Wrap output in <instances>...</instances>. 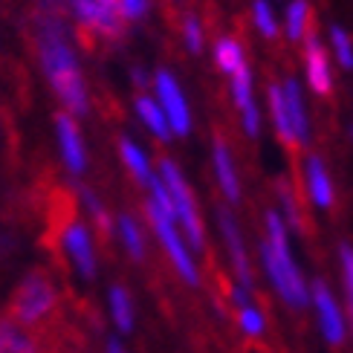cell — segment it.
<instances>
[{
	"mask_svg": "<svg viewBox=\"0 0 353 353\" xmlns=\"http://www.w3.org/2000/svg\"><path fill=\"white\" fill-rule=\"evenodd\" d=\"M108 353H125V347L116 342V339H108Z\"/></svg>",
	"mask_w": 353,
	"mask_h": 353,
	"instance_id": "cell-32",
	"label": "cell"
},
{
	"mask_svg": "<svg viewBox=\"0 0 353 353\" xmlns=\"http://www.w3.org/2000/svg\"><path fill=\"white\" fill-rule=\"evenodd\" d=\"M261 258H263V267H267L272 287L290 307L301 310V307L310 304V290H307L304 275L290 255L287 226L278 212H267V241L261 243Z\"/></svg>",
	"mask_w": 353,
	"mask_h": 353,
	"instance_id": "cell-3",
	"label": "cell"
},
{
	"mask_svg": "<svg viewBox=\"0 0 353 353\" xmlns=\"http://www.w3.org/2000/svg\"><path fill=\"white\" fill-rule=\"evenodd\" d=\"M342 270H345V284H347V299H350V313H353V246L342 243Z\"/></svg>",
	"mask_w": 353,
	"mask_h": 353,
	"instance_id": "cell-30",
	"label": "cell"
},
{
	"mask_svg": "<svg viewBox=\"0 0 353 353\" xmlns=\"http://www.w3.org/2000/svg\"><path fill=\"white\" fill-rule=\"evenodd\" d=\"M270 110H272V122H275V130L281 137L284 145L290 148H299L296 137H292V128H290V116H287V105H284V93H281V84H270Z\"/></svg>",
	"mask_w": 353,
	"mask_h": 353,
	"instance_id": "cell-19",
	"label": "cell"
},
{
	"mask_svg": "<svg viewBox=\"0 0 353 353\" xmlns=\"http://www.w3.org/2000/svg\"><path fill=\"white\" fill-rule=\"evenodd\" d=\"M281 93H284V105H287L292 137H296L299 145H307V142H310V125H307V110H304L301 84H299L296 79H287V81L281 84Z\"/></svg>",
	"mask_w": 353,
	"mask_h": 353,
	"instance_id": "cell-16",
	"label": "cell"
},
{
	"mask_svg": "<svg viewBox=\"0 0 353 353\" xmlns=\"http://www.w3.org/2000/svg\"><path fill=\"white\" fill-rule=\"evenodd\" d=\"M214 64L223 70V72H238L246 61H243V47L234 38H229V35H220L217 41H214Z\"/></svg>",
	"mask_w": 353,
	"mask_h": 353,
	"instance_id": "cell-21",
	"label": "cell"
},
{
	"mask_svg": "<svg viewBox=\"0 0 353 353\" xmlns=\"http://www.w3.org/2000/svg\"><path fill=\"white\" fill-rule=\"evenodd\" d=\"M307 26H310V3L307 0H292L287 9V35L292 41H301Z\"/></svg>",
	"mask_w": 353,
	"mask_h": 353,
	"instance_id": "cell-23",
	"label": "cell"
},
{
	"mask_svg": "<svg viewBox=\"0 0 353 353\" xmlns=\"http://www.w3.org/2000/svg\"><path fill=\"white\" fill-rule=\"evenodd\" d=\"M278 194H281V203H284V209H287V223H284V226L301 232V212H299L296 200H292L290 185H284V183H281V185H278Z\"/></svg>",
	"mask_w": 353,
	"mask_h": 353,
	"instance_id": "cell-29",
	"label": "cell"
},
{
	"mask_svg": "<svg viewBox=\"0 0 353 353\" xmlns=\"http://www.w3.org/2000/svg\"><path fill=\"white\" fill-rule=\"evenodd\" d=\"M43 339L0 310V353H41Z\"/></svg>",
	"mask_w": 353,
	"mask_h": 353,
	"instance_id": "cell-14",
	"label": "cell"
},
{
	"mask_svg": "<svg viewBox=\"0 0 353 353\" xmlns=\"http://www.w3.org/2000/svg\"><path fill=\"white\" fill-rule=\"evenodd\" d=\"M159 183H163L168 191L174 220L183 226L188 243L200 252L205 246V241H203V223H200V214H197V203H194V194H191V188L185 183V176L180 174V168H176L168 157L159 159Z\"/></svg>",
	"mask_w": 353,
	"mask_h": 353,
	"instance_id": "cell-6",
	"label": "cell"
},
{
	"mask_svg": "<svg viewBox=\"0 0 353 353\" xmlns=\"http://www.w3.org/2000/svg\"><path fill=\"white\" fill-rule=\"evenodd\" d=\"M55 134H58V148H61V159L72 174H81L87 168V151L76 116H70L64 110L55 113Z\"/></svg>",
	"mask_w": 353,
	"mask_h": 353,
	"instance_id": "cell-8",
	"label": "cell"
},
{
	"mask_svg": "<svg viewBox=\"0 0 353 353\" xmlns=\"http://www.w3.org/2000/svg\"><path fill=\"white\" fill-rule=\"evenodd\" d=\"M151 197L145 200V212H148V220L157 232L159 243L168 252L174 270L183 275L185 284H200V275L194 267V258L188 255V249L180 238V229H176V220H174V209H171V200H168V191L165 185L159 183V176H151Z\"/></svg>",
	"mask_w": 353,
	"mask_h": 353,
	"instance_id": "cell-4",
	"label": "cell"
},
{
	"mask_svg": "<svg viewBox=\"0 0 353 353\" xmlns=\"http://www.w3.org/2000/svg\"><path fill=\"white\" fill-rule=\"evenodd\" d=\"M35 50H38V61L52 87V93L64 105V113L87 116L90 99H87L81 67L76 61V52H72L67 35H64L61 21L50 12H43L35 18Z\"/></svg>",
	"mask_w": 353,
	"mask_h": 353,
	"instance_id": "cell-1",
	"label": "cell"
},
{
	"mask_svg": "<svg viewBox=\"0 0 353 353\" xmlns=\"http://www.w3.org/2000/svg\"><path fill=\"white\" fill-rule=\"evenodd\" d=\"M137 113H139V119L148 125V130L159 139V142H168L171 139V128H168V119H165V113L163 108L157 105V101L151 96H137Z\"/></svg>",
	"mask_w": 353,
	"mask_h": 353,
	"instance_id": "cell-17",
	"label": "cell"
},
{
	"mask_svg": "<svg viewBox=\"0 0 353 353\" xmlns=\"http://www.w3.org/2000/svg\"><path fill=\"white\" fill-rule=\"evenodd\" d=\"M119 157H122V163L128 165V171L134 174L142 185L151 183V176H154L151 174V163H148V157H145V151L139 148L134 139H128V137L119 139Z\"/></svg>",
	"mask_w": 353,
	"mask_h": 353,
	"instance_id": "cell-18",
	"label": "cell"
},
{
	"mask_svg": "<svg viewBox=\"0 0 353 353\" xmlns=\"http://www.w3.org/2000/svg\"><path fill=\"white\" fill-rule=\"evenodd\" d=\"M330 43H333V52L339 58V64L345 70H353V43L342 26H330Z\"/></svg>",
	"mask_w": 353,
	"mask_h": 353,
	"instance_id": "cell-25",
	"label": "cell"
},
{
	"mask_svg": "<svg viewBox=\"0 0 353 353\" xmlns=\"http://www.w3.org/2000/svg\"><path fill=\"white\" fill-rule=\"evenodd\" d=\"M58 350H61V353H81L79 347H61V345H58Z\"/></svg>",
	"mask_w": 353,
	"mask_h": 353,
	"instance_id": "cell-34",
	"label": "cell"
},
{
	"mask_svg": "<svg viewBox=\"0 0 353 353\" xmlns=\"http://www.w3.org/2000/svg\"><path fill=\"white\" fill-rule=\"evenodd\" d=\"M58 307H61V292H58L52 272L47 267H32L26 270L21 284L14 287L3 313L18 321L21 327L41 336V330H47L52 325Z\"/></svg>",
	"mask_w": 353,
	"mask_h": 353,
	"instance_id": "cell-2",
	"label": "cell"
},
{
	"mask_svg": "<svg viewBox=\"0 0 353 353\" xmlns=\"http://www.w3.org/2000/svg\"><path fill=\"white\" fill-rule=\"evenodd\" d=\"M70 6L87 47H96V41H119L125 35L119 0H70Z\"/></svg>",
	"mask_w": 353,
	"mask_h": 353,
	"instance_id": "cell-5",
	"label": "cell"
},
{
	"mask_svg": "<svg viewBox=\"0 0 353 353\" xmlns=\"http://www.w3.org/2000/svg\"><path fill=\"white\" fill-rule=\"evenodd\" d=\"M183 38H185L188 52L197 55L203 50V26H200V21L194 18V14H185V21H183Z\"/></svg>",
	"mask_w": 353,
	"mask_h": 353,
	"instance_id": "cell-28",
	"label": "cell"
},
{
	"mask_svg": "<svg viewBox=\"0 0 353 353\" xmlns=\"http://www.w3.org/2000/svg\"><path fill=\"white\" fill-rule=\"evenodd\" d=\"M310 299H313L316 310H319L321 333H325L327 345L339 347V345L345 342V316H342V310H339V304H336L333 292L327 290L325 281H316V284H313V292H310Z\"/></svg>",
	"mask_w": 353,
	"mask_h": 353,
	"instance_id": "cell-9",
	"label": "cell"
},
{
	"mask_svg": "<svg viewBox=\"0 0 353 353\" xmlns=\"http://www.w3.org/2000/svg\"><path fill=\"white\" fill-rule=\"evenodd\" d=\"M232 96H234V105L241 110V122H243V130L246 137H258L261 134V113H258V105L252 99V72L243 64L238 72H232Z\"/></svg>",
	"mask_w": 353,
	"mask_h": 353,
	"instance_id": "cell-12",
	"label": "cell"
},
{
	"mask_svg": "<svg viewBox=\"0 0 353 353\" xmlns=\"http://www.w3.org/2000/svg\"><path fill=\"white\" fill-rule=\"evenodd\" d=\"M217 223H220V232H223V241L229 246V255H232V263H234V272H238V281L243 290L252 287V267H249V258H246V246L241 241V226L238 220L232 217V212L226 205L217 209Z\"/></svg>",
	"mask_w": 353,
	"mask_h": 353,
	"instance_id": "cell-11",
	"label": "cell"
},
{
	"mask_svg": "<svg viewBox=\"0 0 353 353\" xmlns=\"http://www.w3.org/2000/svg\"><path fill=\"white\" fill-rule=\"evenodd\" d=\"M238 325L249 336H261L263 327H267V321H263V316L255 310L252 304H246V307H241V310H238Z\"/></svg>",
	"mask_w": 353,
	"mask_h": 353,
	"instance_id": "cell-27",
	"label": "cell"
},
{
	"mask_svg": "<svg viewBox=\"0 0 353 353\" xmlns=\"http://www.w3.org/2000/svg\"><path fill=\"white\" fill-rule=\"evenodd\" d=\"M110 316L122 333L134 330V301H130L128 287H122V284L110 287Z\"/></svg>",
	"mask_w": 353,
	"mask_h": 353,
	"instance_id": "cell-20",
	"label": "cell"
},
{
	"mask_svg": "<svg viewBox=\"0 0 353 353\" xmlns=\"http://www.w3.org/2000/svg\"><path fill=\"white\" fill-rule=\"evenodd\" d=\"M41 353H61V350H58V345H50V347H41Z\"/></svg>",
	"mask_w": 353,
	"mask_h": 353,
	"instance_id": "cell-33",
	"label": "cell"
},
{
	"mask_svg": "<svg viewBox=\"0 0 353 353\" xmlns=\"http://www.w3.org/2000/svg\"><path fill=\"white\" fill-rule=\"evenodd\" d=\"M81 200H84V205H87V212H90V217H93V223H96L99 234L108 241V238H110V232H113V223H110V217H108L105 203H101L90 188H81Z\"/></svg>",
	"mask_w": 353,
	"mask_h": 353,
	"instance_id": "cell-24",
	"label": "cell"
},
{
	"mask_svg": "<svg viewBox=\"0 0 353 353\" xmlns=\"http://www.w3.org/2000/svg\"><path fill=\"white\" fill-rule=\"evenodd\" d=\"M119 238H122L128 255L134 261L145 258V238H142V229L134 220V214H119Z\"/></svg>",
	"mask_w": 353,
	"mask_h": 353,
	"instance_id": "cell-22",
	"label": "cell"
},
{
	"mask_svg": "<svg viewBox=\"0 0 353 353\" xmlns=\"http://www.w3.org/2000/svg\"><path fill=\"white\" fill-rule=\"evenodd\" d=\"M304 180H307V194L319 205V209H330L333 205V180L321 163V157L307 154L304 159Z\"/></svg>",
	"mask_w": 353,
	"mask_h": 353,
	"instance_id": "cell-15",
	"label": "cell"
},
{
	"mask_svg": "<svg viewBox=\"0 0 353 353\" xmlns=\"http://www.w3.org/2000/svg\"><path fill=\"white\" fill-rule=\"evenodd\" d=\"M154 87H157V96H159L157 105L163 108L165 119H168V128H171V134H176V137H188V130H191V113H188V105H185L183 87H180V81L174 79V72H168V70H157Z\"/></svg>",
	"mask_w": 353,
	"mask_h": 353,
	"instance_id": "cell-7",
	"label": "cell"
},
{
	"mask_svg": "<svg viewBox=\"0 0 353 353\" xmlns=\"http://www.w3.org/2000/svg\"><path fill=\"white\" fill-rule=\"evenodd\" d=\"M252 14H255V26L261 29V35L272 41L278 35V23H275V14H272L267 0H255V3H252Z\"/></svg>",
	"mask_w": 353,
	"mask_h": 353,
	"instance_id": "cell-26",
	"label": "cell"
},
{
	"mask_svg": "<svg viewBox=\"0 0 353 353\" xmlns=\"http://www.w3.org/2000/svg\"><path fill=\"white\" fill-rule=\"evenodd\" d=\"M119 12L125 21H139L148 12V0H119Z\"/></svg>",
	"mask_w": 353,
	"mask_h": 353,
	"instance_id": "cell-31",
	"label": "cell"
},
{
	"mask_svg": "<svg viewBox=\"0 0 353 353\" xmlns=\"http://www.w3.org/2000/svg\"><path fill=\"white\" fill-rule=\"evenodd\" d=\"M307 35V47H304V64H307V81H310V90L316 96H330L333 90V72H330V58L327 50L321 47V41L310 32Z\"/></svg>",
	"mask_w": 353,
	"mask_h": 353,
	"instance_id": "cell-10",
	"label": "cell"
},
{
	"mask_svg": "<svg viewBox=\"0 0 353 353\" xmlns=\"http://www.w3.org/2000/svg\"><path fill=\"white\" fill-rule=\"evenodd\" d=\"M212 159H214V176H217V185L223 191V197L229 203H241V180H238V171H234V159H232L226 139L214 137Z\"/></svg>",
	"mask_w": 353,
	"mask_h": 353,
	"instance_id": "cell-13",
	"label": "cell"
}]
</instances>
